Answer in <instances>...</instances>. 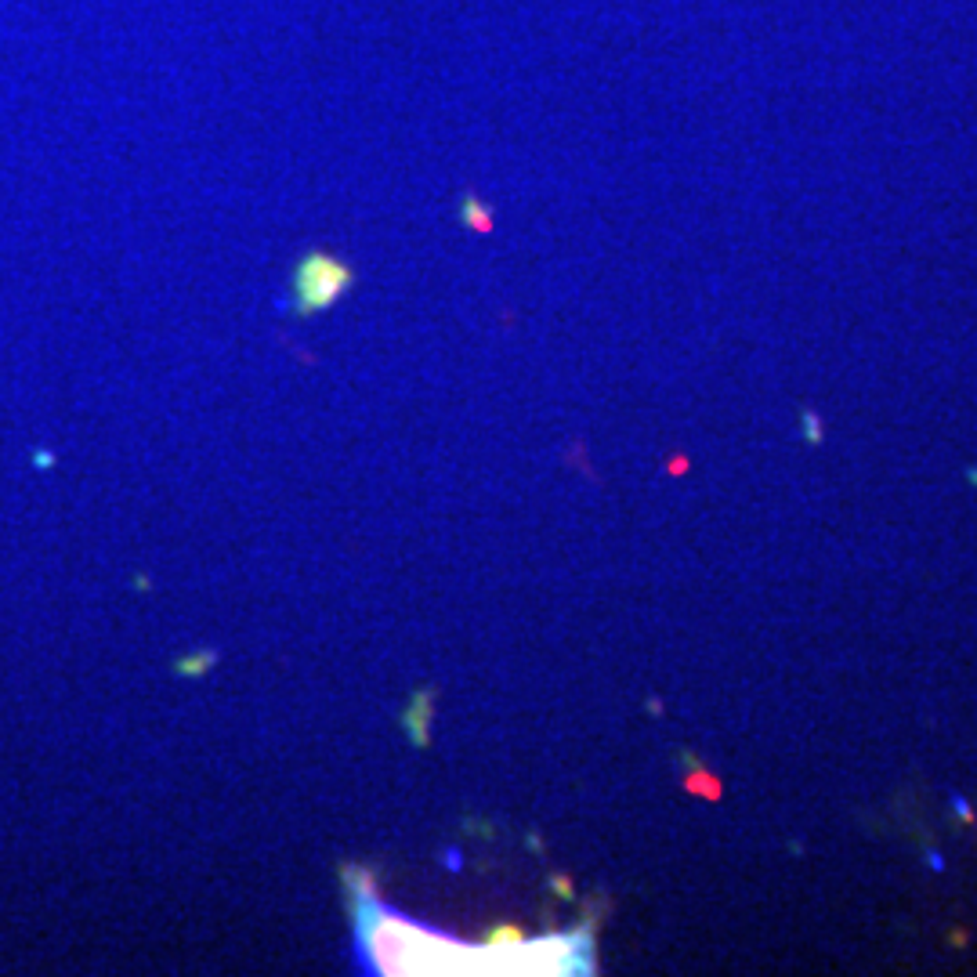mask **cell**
Masks as SVG:
<instances>
[{
    "instance_id": "cell-1",
    "label": "cell",
    "mask_w": 977,
    "mask_h": 977,
    "mask_svg": "<svg viewBox=\"0 0 977 977\" xmlns=\"http://www.w3.org/2000/svg\"><path fill=\"white\" fill-rule=\"evenodd\" d=\"M355 913L358 949L376 974H572L591 960L587 942L576 934H554L540 942L507 934L485 949H474L384 909L369 887H358Z\"/></svg>"
},
{
    "instance_id": "cell-2",
    "label": "cell",
    "mask_w": 977,
    "mask_h": 977,
    "mask_svg": "<svg viewBox=\"0 0 977 977\" xmlns=\"http://www.w3.org/2000/svg\"><path fill=\"white\" fill-rule=\"evenodd\" d=\"M347 283V276L340 272V265H329V261H308V269H301V298L305 308H316L337 298V290Z\"/></svg>"
}]
</instances>
